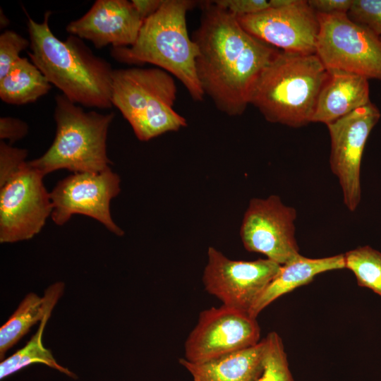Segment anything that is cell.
Masks as SVG:
<instances>
[{
	"label": "cell",
	"instance_id": "f1b7e54d",
	"mask_svg": "<svg viewBox=\"0 0 381 381\" xmlns=\"http://www.w3.org/2000/svg\"><path fill=\"white\" fill-rule=\"evenodd\" d=\"M353 0H309L310 6L319 14L347 13Z\"/></svg>",
	"mask_w": 381,
	"mask_h": 381
},
{
	"label": "cell",
	"instance_id": "7402d4cb",
	"mask_svg": "<svg viewBox=\"0 0 381 381\" xmlns=\"http://www.w3.org/2000/svg\"><path fill=\"white\" fill-rule=\"evenodd\" d=\"M344 255L345 268L354 274L358 284L381 296V253L365 246L351 250Z\"/></svg>",
	"mask_w": 381,
	"mask_h": 381
},
{
	"label": "cell",
	"instance_id": "44dd1931",
	"mask_svg": "<svg viewBox=\"0 0 381 381\" xmlns=\"http://www.w3.org/2000/svg\"><path fill=\"white\" fill-rule=\"evenodd\" d=\"M48 304L49 296L46 291L42 298L32 292L26 295L16 311L0 328L1 359L34 325L41 322Z\"/></svg>",
	"mask_w": 381,
	"mask_h": 381
},
{
	"label": "cell",
	"instance_id": "d4e9b609",
	"mask_svg": "<svg viewBox=\"0 0 381 381\" xmlns=\"http://www.w3.org/2000/svg\"><path fill=\"white\" fill-rule=\"evenodd\" d=\"M347 16L381 37V0H353Z\"/></svg>",
	"mask_w": 381,
	"mask_h": 381
},
{
	"label": "cell",
	"instance_id": "ba28073f",
	"mask_svg": "<svg viewBox=\"0 0 381 381\" xmlns=\"http://www.w3.org/2000/svg\"><path fill=\"white\" fill-rule=\"evenodd\" d=\"M43 175L28 162L0 187V242L15 243L40 233L53 207Z\"/></svg>",
	"mask_w": 381,
	"mask_h": 381
},
{
	"label": "cell",
	"instance_id": "4316f807",
	"mask_svg": "<svg viewBox=\"0 0 381 381\" xmlns=\"http://www.w3.org/2000/svg\"><path fill=\"white\" fill-rule=\"evenodd\" d=\"M213 1L236 17L257 13L270 7V1L265 0H217Z\"/></svg>",
	"mask_w": 381,
	"mask_h": 381
},
{
	"label": "cell",
	"instance_id": "1f68e13d",
	"mask_svg": "<svg viewBox=\"0 0 381 381\" xmlns=\"http://www.w3.org/2000/svg\"><path fill=\"white\" fill-rule=\"evenodd\" d=\"M380 40H381V37H380Z\"/></svg>",
	"mask_w": 381,
	"mask_h": 381
},
{
	"label": "cell",
	"instance_id": "4dcf8cb0",
	"mask_svg": "<svg viewBox=\"0 0 381 381\" xmlns=\"http://www.w3.org/2000/svg\"><path fill=\"white\" fill-rule=\"evenodd\" d=\"M1 16L3 17V18H1V27H2V26H6V25H6V24H5V21H6V22L8 23V19H7L6 18H5V16H4V13H2L1 10Z\"/></svg>",
	"mask_w": 381,
	"mask_h": 381
},
{
	"label": "cell",
	"instance_id": "cb8c5ba5",
	"mask_svg": "<svg viewBox=\"0 0 381 381\" xmlns=\"http://www.w3.org/2000/svg\"><path fill=\"white\" fill-rule=\"evenodd\" d=\"M30 40L13 30H6L0 35V79L21 58L20 53L30 47Z\"/></svg>",
	"mask_w": 381,
	"mask_h": 381
},
{
	"label": "cell",
	"instance_id": "ac0fdd59",
	"mask_svg": "<svg viewBox=\"0 0 381 381\" xmlns=\"http://www.w3.org/2000/svg\"><path fill=\"white\" fill-rule=\"evenodd\" d=\"M264 349L263 339L254 346L207 361L192 363L183 358L179 363L194 381H252L260 370Z\"/></svg>",
	"mask_w": 381,
	"mask_h": 381
},
{
	"label": "cell",
	"instance_id": "6da1fadb",
	"mask_svg": "<svg viewBox=\"0 0 381 381\" xmlns=\"http://www.w3.org/2000/svg\"><path fill=\"white\" fill-rule=\"evenodd\" d=\"M202 5L191 37L198 48V81L218 110L240 116L262 71L279 50L248 33L236 16L214 1Z\"/></svg>",
	"mask_w": 381,
	"mask_h": 381
},
{
	"label": "cell",
	"instance_id": "e0dca14e",
	"mask_svg": "<svg viewBox=\"0 0 381 381\" xmlns=\"http://www.w3.org/2000/svg\"><path fill=\"white\" fill-rule=\"evenodd\" d=\"M345 268L344 255L309 258L301 255L281 265L280 269L256 301L250 315L257 318L267 306L281 296L306 285L322 272Z\"/></svg>",
	"mask_w": 381,
	"mask_h": 381
},
{
	"label": "cell",
	"instance_id": "5bb4252c",
	"mask_svg": "<svg viewBox=\"0 0 381 381\" xmlns=\"http://www.w3.org/2000/svg\"><path fill=\"white\" fill-rule=\"evenodd\" d=\"M237 19L248 33L278 49L315 54L320 23L308 1L294 0L287 6L270 7Z\"/></svg>",
	"mask_w": 381,
	"mask_h": 381
},
{
	"label": "cell",
	"instance_id": "9c48e42d",
	"mask_svg": "<svg viewBox=\"0 0 381 381\" xmlns=\"http://www.w3.org/2000/svg\"><path fill=\"white\" fill-rule=\"evenodd\" d=\"M280 267L267 258L231 260L215 248L209 247L202 282L205 290L222 305L249 314Z\"/></svg>",
	"mask_w": 381,
	"mask_h": 381
},
{
	"label": "cell",
	"instance_id": "f546056e",
	"mask_svg": "<svg viewBox=\"0 0 381 381\" xmlns=\"http://www.w3.org/2000/svg\"><path fill=\"white\" fill-rule=\"evenodd\" d=\"M163 1L164 0H133L131 2L138 13L144 21L159 8Z\"/></svg>",
	"mask_w": 381,
	"mask_h": 381
},
{
	"label": "cell",
	"instance_id": "2e32d148",
	"mask_svg": "<svg viewBox=\"0 0 381 381\" xmlns=\"http://www.w3.org/2000/svg\"><path fill=\"white\" fill-rule=\"evenodd\" d=\"M370 102L368 79L353 73L329 71L312 122L328 125Z\"/></svg>",
	"mask_w": 381,
	"mask_h": 381
},
{
	"label": "cell",
	"instance_id": "52a82bcc",
	"mask_svg": "<svg viewBox=\"0 0 381 381\" xmlns=\"http://www.w3.org/2000/svg\"><path fill=\"white\" fill-rule=\"evenodd\" d=\"M315 54L328 71H341L381 81V40L347 13H318Z\"/></svg>",
	"mask_w": 381,
	"mask_h": 381
},
{
	"label": "cell",
	"instance_id": "3957f363",
	"mask_svg": "<svg viewBox=\"0 0 381 381\" xmlns=\"http://www.w3.org/2000/svg\"><path fill=\"white\" fill-rule=\"evenodd\" d=\"M329 71L316 54L279 50L264 68L250 97L265 119L293 128L312 122Z\"/></svg>",
	"mask_w": 381,
	"mask_h": 381
},
{
	"label": "cell",
	"instance_id": "30bf717a",
	"mask_svg": "<svg viewBox=\"0 0 381 381\" xmlns=\"http://www.w3.org/2000/svg\"><path fill=\"white\" fill-rule=\"evenodd\" d=\"M119 176L108 168L100 172H78L61 180L50 192L51 218L64 225L75 214L93 218L119 236L124 231L113 221L111 200L121 191Z\"/></svg>",
	"mask_w": 381,
	"mask_h": 381
},
{
	"label": "cell",
	"instance_id": "83f0119b",
	"mask_svg": "<svg viewBox=\"0 0 381 381\" xmlns=\"http://www.w3.org/2000/svg\"><path fill=\"white\" fill-rule=\"evenodd\" d=\"M28 132V124L17 118L4 116L0 119V138L8 140L10 145L24 138Z\"/></svg>",
	"mask_w": 381,
	"mask_h": 381
},
{
	"label": "cell",
	"instance_id": "277c9868",
	"mask_svg": "<svg viewBox=\"0 0 381 381\" xmlns=\"http://www.w3.org/2000/svg\"><path fill=\"white\" fill-rule=\"evenodd\" d=\"M195 1L164 0L159 8L145 19L135 42L125 47H113L112 56L121 62L159 66L175 76L194 101L205 94L198 81L195 59L196 44L188 35L187 12Z\"/></svg>",
	"mask_w": 381,
	"mask_h": 381
},
{
	"label": "cell",
	"instance_id": "4fadbf2b",
	"mask_svg": "<svg viewBox=\"0 0 381 381\" xmlns=\"http://www.w3.org/2000/svg\"><path fill=\"white\" fill-rule=\"evenodd\" d=\"M296 218L295 209L277 195L252 199L240 229L244 248L280 265L286 263L301 255L295 238Z\"/></svg>",
	"mask_w": 381,
	"mask_h": 381
},
{
	"label": "cell",
	"instance_id": "d6986e66",
	"mask_svg": "<svg viewBox=\"0 0 381 381\" xmlns=\"http://www.w3.org/2000/svg\"><path fill=\"white\" fill-rule=\"evenodd\" d=\"M64 290V284L61 282L53 284L46 289L45 291L49 296V304L37 331L23 348L1 363V380L32 363L44 364L71 377H76L74 373L56 361L51 351L46 349L42 343V335L45 325L54 307L63 294Z\"/></svg>",
	"mask_w": 381,
	"mask_h": 381
},
{
	"label": "cell",
	"instance_id": "484cf974",
	"mask_svg": "<svg viewBox=\"0 0 381 381\" xmlns=\"http://www.w3.org/2000/svg\"><path fill=\"white\" fill-rule=\"evenodd\" d=\"M25 149L13 147L10 144L0 142V187L16 174L28 162Z\"/></svg>",
	"mask_w": 381,
	"mask_h": 381
},
{
	"label": "cell",
	"instance_id": "8fae6325",
	"mask_svg": "<svg viewBox=\"0 0 381 381\" xmlns=\"http://www.w3.org/2000/svg\"><path fill=\"white\" fill-rule=\"evenodd\" d=\"M260 329L255 318L222 305L202 310L188 336L185 359L201 363L242 350L260 341Z\"/></svg>",
	"mask_w": 381,
	"mask_h": 381
},
{
	"label": "cell",
	"instance_id": "9a60e30c",
	"mask_svg": "<svg viewBox=\"0 0 381 381\" xmlns=\"http://www.w3.org/2000/svg\"><path fill=\"white\" fill-rule=\"evenodd\" d=\"M131 1L97 0L81 18L66 28L71 35L91 41L97 49L133 45L143 23Z\"/></svg>",
	"mask_w": 381,
	"mask_h": 381
},
{
	"label": "cell",
	"instance_id": "8992f818",
	"mask_svg": "<svg viewBox=\"0 0 381 381\" xmlns=\"http://www.w3.org/2000/svg\"><path fill=\"white\" fill-rule=\"evenodd\" d=\"M176 94L174 78L162 68L114 70L112 105L141 141L186 126V119L174 109Z\"/></svg>",
	"mask_w": 381,
	"mask_h": 381
},
{
	"label": "cell",
	"instance_id": "7a4b0ae2",
	"mask_svg": "<svg viewBox=\"0 0 381 381\" xmlns=\"http://www.w3.org/2000/svg\"><path fill=\"white\" fill-rule=\"evenodd\" d=\"M49 11L42 23L28 17L31 61L47 80L71 102L87 107H112L114 69L105 59L95 56L82 40L71 35L65 41L50 29Z\"/></svg>",
	"mask_w": 381,
	"mask_h": 381
},
{
	"label": "cell",
	"instance_id": "603a6c76",
	"mask_svg": "<svg viewBox=\"0 0 381 381\" xmlns=\"http://www.w3.org/2000/svg\"><path fill=\"white\" fill-rule=\"evenodd\" d=\"M264 340L260 368L252 381H294L282 338L277 332H272Z\"/></svg>",
	"mask_w": 381,
	"mask_h": 381
},
{
	"label": "cell",
	"instance_id": "7c38bea8",
	"mask_svg": "<svg viewBox=\"0 0 381 381\" xmlns=\"http://www.w3.org/2000/svg\"><path fill=\"white\" fill-rule=\"evenodd\" d=\"M381 114L371 102L327 125L331 140L329 164L337 177L344 203L351 212L361 199V165L368 138Z\"/></svg>",
	"mask_w": 381,
	"mask_h": 381
},
{
	"label": "cell",
	"instance_id": "5b68a950",
	"mask_svg": "<svg viewBox=\"0 0 381 381\" xmlns=\"http://www.w3.org/2000/svg\"><path fill=\"white\" fill-rule=\"evenodd\" d=\"M55 101L54 141L44 155L28 164L44 176L63 169L95 173L109 168L107 138L114 114L86 112L64 95H56Z\"/></svg>",
	"mask_w": 381,
	"mask_h": 381
},
{
	"label": "cell",
	"instance_id": "ffe728a7",
	"mask_svg": "<svg viewBox=\"0 0 381 381\" xmlns=\"http://www.w3.org/2000/svg\"><path fill=\"white\" fill-rule=\"evenodd\" d=\"M52 88L38 68L27 58H20L0 79V98L10 104L22 105L35 102Z\"/></svg>",
	"mask_w": 381,
	"mask_h": 381
}]
</instances>
